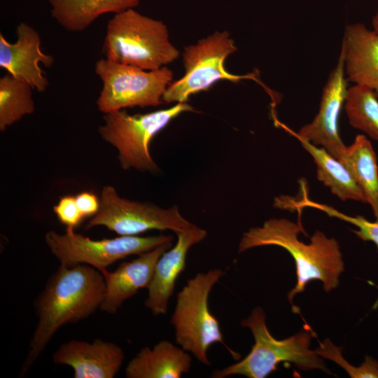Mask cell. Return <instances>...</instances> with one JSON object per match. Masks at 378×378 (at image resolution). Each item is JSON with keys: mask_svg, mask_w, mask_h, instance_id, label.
Here are the masks:
<instances>
[{"mask_svg": "<svg viewBox=\"0 0 378 378\" xmlns=\"http://www.w3.org/2000/svg\"><path fill=\"white\" fill-rule=\"evenodd\" d=\"M279 126L295 136L312 155L316 164L317 178L343 201L351 200L366 203L365 198L349 170L325 148H318L296 135L294 131L275 120Z\"/></svg>", "mask_w": 378, "mask_h": 378, "instance_id": "d6986e66", "label": "cell"}, {"mask_svg": "<svg viewBox=\"0 0 378 378\" xmlns=\"http://www.w3.org/2000/svg\"><path fill=\"white\" fill-rule=\"evenodd\" d=\"M192 111L187 102L143 114L131 115L122 109L104 114V123L97 131L104 141L117 149L122 169L155 173L159 168L150 152L152 139L173 119Z\"/></svg>", "mask_w": 378, "mask_h": 378, "instance_id": "8992f818", "label": "cell"}, {"mask_svg": "<svg viewBox=\"0 0 378 378\" xmlns=\"http://www.w3.org/2000/svg\"><path fill=\"white\" fill-rule=\"evenodd\" d=\"M237 49L227 31H215L197 43L186 47L182 54L185 74L169 84L163 94V102H187L192 94L207 90L220 80L238 82L245 78L255 79L253 74L238 76L225 69L226 58Z\"/></svg>", "mask_w": 378, "mask_h": 378, "instance_id": "9c48e42d", "label": "cell"}, {"mask_svg": "<svg viewBox=\"0 0 378 378\" xmlns=\"http://www.w3.org/2000/svg\"><path fill=\"white\" fill-rule=\"evenodd\" d=\"M76 204L83 218L94 216L99 209V199L92 192H83L76 197Z\"/></svg>", "mask_w": 378, "mask_h": 378, "instance_id": "484cf974", "label": "cell"}, {"mask_svg": "<svg viewBox=\"0 0 378 378\" xmlns=\"http://www.w3.org/2000/svg\"><path fill=\"white\" fill-rule=\"evenodd\" d=\"M372 27L374 31L378 34V10L372 18Z\"/></svg>", "mask_w": 378, "mask_h": 378, "instance_id": "4316f807", "label": "cell"}, {"mask_svg": "<svg viewBox=\"0 0 378 378\" xmlns=\"http://www.w3.org/2000/svg\"><path fill=\"white\" fill-rule=\"evenodd\" d=\"M314 351L320 357L331 360L341 366L352 378H378V362L370 356H366L359 367L353 366L343 358L342 348L334 345L329 339L319 342Z\"/></svg>", "mask_w": 378, "mask_h": 378, "instance_id": "cb8c5ba5", "label": "cell"}, {"mask_svg": "<svg viewBox=\"0 0 378 378\" xmlns=\"http://www.w3.org/2000/svg\"><path fill=\"white\" fill-rule=\"evenodd\" d=\"M125 354L118 344L99 338L92 342L74 340L62 344L52 356L57 365L71 367L74 378H113Z\"/></svg>", "mask_w": 378, "mask_h": 378, "instance_id": "4fadbf2b", "label": "cell"}, {"mask_svg": "<svg viewBox=\"0 0 378 378\" xmlns=\"http://www.w3.org/2000/svg\"><path fill=\"white\" fill-rule=\"evenodd\" d=\"M33 88L27 81L9 74L0 78V130L35 111Z\"/></svg>", "mask_w": 378, "mask_h": 378, "instance_id": "44dd1931", "label": "cell"}, {"mask_svg": "<svg viewBox=\"0 0 378 378\" xmlns=\"http://www.w3.org/2000/svg\"><path fill=\"white\" fill-rule=\"evenodd\" d=\"M223 275L221 270L212 269L188 279L177 294L170 320L176 344L205 365H211L207 351L214 343L224 345L235 358L239 356L224 342L219 322L209 309V293Z\"/></svg>", "mask_w": 378, "mask_h": 378, "instance_id": "5b68a950", "label": "cell"}, {"mask_svg": "<svg viewBox=\"0 0 378 378\" xmlns=\"http://www.w3.org/2000/svg\"><path fill=\"white\" fill-rule=\"evenodd\" d=\"M168 234L153 236H120L111 239H91L66 228L64 234L48 231L45 241L59 265L85 264L99 271L115 262L132 255H139L164 243L173 241Z\"/></svg>", "mask_w": 378, "mask_h": 378, "instance_id": "ba28073f", "label": "cell"}, {"mask_svg": "<svg viewBox=\"0 0 378 378\" xmlns=\"http://www.w3.org/2000/svg\"><path fill=\"white\" fill-rule=\"evenodd\" d=\"M52 209L59 221L65 225L66 228L74 229L84 218L73 196L61 197Z\"/></svg>", "mask_w": 378, "mask_h": 378, "instance_id": "d4e9b609", "label": "cell"}, {"mask_svg": "<svg viewBox=\"0 0 378 378\" xmlns=\"http://www.w3.org/2000/svg\"><path fill=\"white\" fill-rule=\"evenodd\" d=\"M105 58L144 70L159 69L180 55L167 25L131 8L108 20L102 45Z\"/></svg>", "mask_w": 378, "mask_h": 378, "instance_id": "3957f363", "label": "cell"}, {"mask_svg": "<svg viewBox=\"0 0 378 378\" xmlns=\"http://www.w3.org/2000/svg\"><path fill=\"white\" fill-rule=\"evenodd\" d=\"M94 71L102 83L96 104L104 114L162 104L163 94L174 76L167 66L146 71L106 58L96 62Z\"/></svg>", "mask_w": 378, "mask_h": 378, "instance_id": "52a82bcc", "label": "cell"}, {"mask_svg": "<svg viewBox=\"0 0 378 378\" xmlns=\"http://www.w3.org/2000/svg\"><path fill=\"white\" fill-rule=\"evenodd\" d=\"M344 55L341 48L336 66L323 88L319 110L314 120L294 133L315 146H322L340 160L346 149L338 131V119L347 94Z\"/></svg>", "mask_w": 378, "mask_h": 378, "instance_id": "8fae6325", "label": "cell"}, {"mask_svg": "<svg viewBox=\"0 0 378 378\" xmlns=\"http://www.w3.org/2000/svg\"><path fill=\"white\" fill-rule=\"evenodd\" d=\"M55 20L69 32H80L102 15L134 8L141 0H46Z\"/></svg>", "mask_w": 378, "mask_h": 378, "instance_id": "ac0fdd59", "label": "cell"}, {"mask_svg": "<svg viewBox=\"0 0 378 378\" xmlns=\"http://www.w3.org/2000/svg\"><path fill=\"white\" fill-rule=\"evenodd\" d=\"M293 202V204H290V208L293 209H302L305 207L314 208L325 212L329 216L337 218L353 224L358 228L353 232L359 239L372 241L378 246V219L372 222L361 216H350L346 215L332 206L309 200L305 192L302 193V198L300 201L296 203Z\"/></svg>", "mask_w": 378, "mask_h": 378, "instance_id": "603a6c76", "label": "cell"}, {"mask_svg": "<svg viewBox=\"0 0 378 378\" xmlns=\"http://www.w3.org/2000/svg\"><path fill=\"white\" fill-rule=\"evenodd\" d=\"M99 202V209L88 221L86 229L104 226L120 236H137L152 230L176 233L193 225L181 214L176 205L164 209L122 198L111 186L102 188Z\"/></svg>", "mask_w": 378, "mask_h": 378, "instance_id": "30bf717a", "label": "cell"}, {"mask_svg": "<svg viewBox=\"0 0 378 378\" xmlns=\"http://www.w3.org/2000/svg\"><path fill=\"white\" fill-rule=\"evenodd\" d=\"M191 356L181 347L162 340L152 348L144 346L127 363V378H179L188 373Z\"/></svg>", "mask_w": 378, "mask_h": 378, "instance_id": "e0dca14e", "label": "cell"}, {"mask_svg": "<svg viewBox=\"0 0 378 378\" xmlns=\"http://www.w3.org/2000/svg\"><path fill=\"white\" fill-rule=\"evenodd\" d=\"M342 49L347 80L378 95V34L362 23L346 26Z\"/></svg>", "mask_w": 378, "mask_h": 378, "instance_id": "2e32d148", "label": "cell"}, {"mask_svg": "<svg viewBox=\"0 0 378 378\" xmlns=\"http://www.w3.org/2000/svg\"><path fill=\"white\" fill-rule=\"evenodd\" d=\"M304 232L301 222L293 223L285 218H271L260 227H251L243 234L238 251L264 246H276L286 249L293 257L296 269L297 283L288 294L293 298L304 291L312 281H321L326 292H330L339 284V277L344 271L342 254L338 242L316 231L309 244L298 239Z\"/></svg>", "mask_w": 378, "mask_h": 378, "instance_id": "7a4b0ae2", "label": "cell"}, {"mask_svg": "<svg viewBox=\"0 0 378 378\" xmlns=\"http://www.w3.org/2000/svg\"><path fill=\"white\" fill-rule=\"evenodd\" d=\"M17 41H8L0 33V66L8 74L29 83L38 92H45L48 80L39 66H51L54 57L43 52L38 32L31 25L21 22L16 28Z\"/></svg>", "mask_w": 378, "mask_h": 378, "instance_id": "7c38bea8", "label": "cell"}, {"mask_svg": "<svg viewBox=\"0 0 378 378\" xmlns=\"http://www.w3.org/2000/svg\"><path fill=\"white\" fill-rule=\"evenodd\" d=\"M104 290V276L94 267L59 265L34 301L38 321L20 377L27 373L61 327L83 320L99 309Z\"/></svg>", "mask_w": 378, "mask_h": 378, "instance_id": "6da1fadb", "label": "cell"}, {"mask_svg": "<svg viewBox=\"0 0 378 378\" xmlns=\"http://www.w3.org/2000/svg\"><path fill=\"white\" fill-rule=\"evenodd\" d=\"M241 325L249 328L253 335L255 342L251 351L238 363L214 370L212 377L243 375L248 378H265L282 362L293 363L303 370H321L330 372L321 357L309 349L311 331H301L284 340H276L267 329L265 314L261 307L253 309L250 316L241 321Z\"/></svg>", "mask_w": 378, "mask_h": 378, "instance_id": "277c9868", "label": "cell"}, {"mask_svg": "<svg viewBox=\"0 0 378 378\" xmlns=\"http://www.w3.org/2000/svg\"><path fill=\"white\" fill-rule=\"evenodd\" d=\"M372 90L355 85L347 90L345 111L350 125L378 141V99Z\"/></svg>", "mask_w": 378, "mask_h": 378, "instance_id": "7402d4cb", "label": "cell"}, {"mask_svg": "<svg viewBox=\"0 0 378 378\" xmlns=\"http://www.w3.org/2000/svg\"><path fill=\"white\" fill-rule=\"evenodd\" d=\"M376 287H377V288L378 290V284L376 285ZM377 307H378V298H377V300L375 301V302H374V304L373 305V309H377Z\"/></svg>", "mask_w": 378, "mask_h": 378, "instance_id": "83f0119b", "label": "cell"}, {"mask_svg": "<svg viewBox=\"0 0 378 378\" xmlns=\"http://www.w3.org/2000/svg\"><path fill=\"white\" fill-rule=\"evenodd\" d=\"M340 161L352 174L378 219V167L370 141L363 134L356 135Z\"/></svg>", "mask_w": 378, "mask_h": 378, "instance_id": "ffe728a7", "label": "cell"}, {"mask_svg": "<svg viewBox=\"0 0 378 378\" xmlns=\"http://www.w3.org/2000/svg\"><path fill=\"white\" fill-rule=\"evenodd\" d=\"M176 234V244L164 251L158 259L147 288L148 295L144 304L155 316L167 313L169 300L174 293L176 281L186 268L189 249L202 241L207 232L193 224Z\"/></svg>", "mask_w": 378, "mask_h": 378, "instance_id": "5bb4252c", "label": "cell"}, {"mask_svg": "<svg viewBox=\"0 0 378 378\" xmlns=\"http://www.w3.org/2000/svg\"><path fill=\"white\" fill-rule=\"evenodd\" d=\"M171 246L172 241L164 243L141 253L131 261L122 262L113 272L107 269L100 271L105 290L99 310L115 314L125 300L132 298L139 290L147 288L158 259Z\"/></svg>", "mask_w": 378, "mask_h": 378, "instance_id": "9a60e30c", "label": "cell"}]
</instances>
